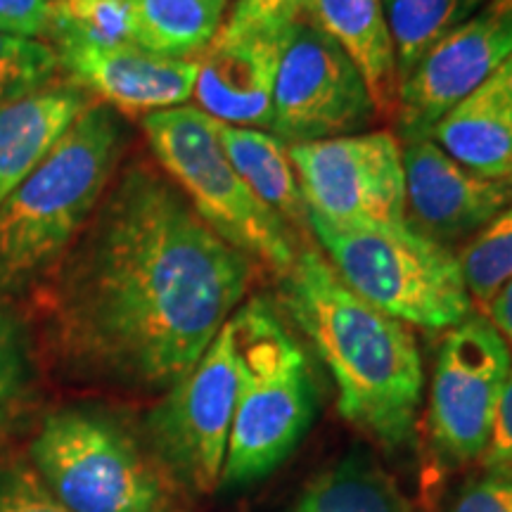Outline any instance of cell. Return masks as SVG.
Segmentation results:
<instances>
[{"instance_id": "obj_14", "label": "cell", "mask_w": 512, "mask_h": 512, "mask_svg": "<svg viewBox=\"0 0 512 512\" xmlns=\"http://www.w3.org/2000/svg\"><path fill=\"white\" fill-rule=\"evenodd\" d=\"M53 50L67 81L119 114L147 117L152 112L174 110L192 98L197 57H164L133 43L100 46L86 41H60Z\"/></svg>"}, {"instance_id": "obj_4", "label": "cell", "mask_w": 512, "mask_h": 512, "mask_svg": "<svg viewBox=\"0 0 512 512\" xmlns=\"http://www.w3.org/2000/svg\"><path fill=\"white\" fill-rule=\"evenodd\" d=\"M24 458L69 512H183L185 494L140 427L100 403H62L41 413Z\"/></svg>"}, {"instance_id": "obj_32", "label": "cell", "mask_w": 512, "mask_h": 512, "mask_svg": "<svg viewBox=\"0 0 512 512\" xmlns=\"http://www.w3.org/2000/svg\"><path fill=\"white\" fill-rule=\"evenodd\" d=\"M510 183H512V176H510Z\"/></svg>"}, {"instance_id": "obj_3", "label": "cell", "mask_w": 512, "mask_h": 512, "mask_svg": "<svg viewBox=\"0 0 512 512\" xmlns=\"http://www.w3.org/2000/svg\"><path fill=\"white\" fill-rule=\"evenodd\" d=\"M126 128L93 102L0 202V297L29 292L76 240L121 166Z\"/></svg>"}, {"instance_id": "obj_13", "label": "cell", "mask_w": 512, "mask_h": 512, "mask_svg": "<svg viewBox=\"0 0 512 512\" xmlns=\"http://www.w3.org/2000/svg\"><path fill=\"white\" fill-rule=\"evenodd\" d=\"M406 174L403 219L413 233L453 249L512 204L510 178H486L446 155L432 138L401 143Z\"/></svg>"}, {"instance_id": "obj_16", "label": "cell", "mask_w": 512, "mask_h": 512, "mask_svg": "<svg viewBox=\"0 0 512 512\" xmlns=\"http://www.w3.org/2000/svg\"><path fill=\"white\" fill-rule=\"evenodd\" d=\"M430 138L477 174L512 176V55L434 126Z\"/></svg>"}, {"instance_id": "obj_31", "label": "cell", "mask_w": 512, "mask_h": 512, "mask_svg": "<svg viewBox=\"0 0 512 512\" xmlns=\"http://www.w3.org/2000/svg\"><path fill=\"white\" fill-rule=\"evenodd\" d=\"M482 311H484L482 316L491 320V325L501 332L503 339L512 349V280L496 294L494 299H491L489 304L484 306Z\"/></svg>"}, {"instance_id": "obj_29", "label": "cell", "mask_w": 512, "mask_h": 512, "mask_svg": "<svg viewBox=\"0 0 512 512\" xmlns=\"http://www.w3.org/2000/svg\"><path fill=\"white\" fill-rule=\"evenodd\" d=\"M446 512H512V479L484 475L467 482Z\"/></svg>"}, {"instance_id": "obj_27", "label": "cell", "mask_w": 512, "mask_h": 512, "mask_svg": "<svg viewBox=\"0 0 512 512\" xmlns=\"http://www.w3.org/2000/svg\"><path fill=\"white\" fill-rule=\"evenodd\" d=\"M306 0H238L223 19L214 43H230L256 31L280 29L302 17Z\"/></svg>"}, {"instance_id": "obj_7", "label": "cell", "mask_w": 512, "mask_h": 512, "mask_svg": "<svg viewBox=\"0 0 512 512\" xmlns=\"http://www.w3.org/2000/svg\"><path fill=\"white\" fill-rule=\"evenodd\" d=\"M147 147L200 219L219 238L283 278L297 261L294 230L268 209L230 164L214 119L200 107H174L143 117Z\"/></svg>"}, {"instance_id": "obj_12", "label": "cell", "mask_w": 512, "mask_h": 512, "mask_svg": "<svg viewBox=\"0 0 512 512\" xmlns=\"http://www.w3.org/2000/svg\"><path fill=\"white\" fill-rule=\"evenodd\" d=\"M510 55L512 0H489L399 81L392 110L396 138L401 143L430 138L434 126Z\"/></svg>"}, {"instance_id": "obj_2", "label": "cell", "mask_w": 512, "mask_h": 512, "mask_svg": "<svg viewBox=\"0 0 512 512\" xmlns=\"http://www.w3.org/2000/svg\"><path fill=\"white\" fill-rule=\"evenodd\" d=\"M283 304L328 366L339 415L389 451L411 444L425 384L411 328L349 290L316 247H299Z\"/></svg>"}, {"instance_id": "obj_18", "label": "cell", "mask_w": 512, "mask_h": 512, "mask_svg": "<svg viewBox=\"0 0 512 512\" xmlns=\"http://www.w3.org/2000/svg\"><path fill=\"white\" fill-rule=\"evenodd\" d=\"M302 17L332 38L356 64L377 114L392 112L399 72L382 0H306Z\"/></svg>"}, {"instance_id": "obj_23", "label": "cell", "mask_w": 512, "mask_h": 512, "mask_svg": "<svg viewBox=\"0 0 512 512\" xmlns=\"http://www.w3.org/2000/svg\"><path fill=\"white\" fill-rule=\"evenodd\" d=\"M382 3L392 31L396 72L401 81L441 38L458 29L489 0H382Z\"/></svg>"}, {"instance_id": "obj_8", "label": "cell", "mask_w": 512, "mask_h": 512, "mask_svg": "<svg viewBox=\"0 0 512 512\" xmlns=\"http://www.w3.org/2000/svg\"><path fill=\"white\" fill-rule=\"evenodd\" d=\"M238 401V356L230 320L188 375L159 396L140 420L147 448L183 494L221 486Z\"/></svg>"}, {"instance_id": "obj_28", "label": "cell", "mask_w": 512, "mask_h": 512, "mask_svg": "<svg viewBox=\"0 0 512 512\" xmlns=\"http://www.w3.org/2000/svg\"><path fill=\"white\" fill-rule=\"evenodd\" d=\"M479 463H482L486 475L512 479V370L503 387L501 401L496 406L489 444H486Z\"/></svg>"}, {"instance_id": "obj_25", "label": "cell", "mask_w": 512, "mask_h": 512, "mask_svg": "<svg viewBox=\"0 0 512 512\" xmlns=\"http://www.w3.org/2000/svg\"><path fill=\"white\" fill-rule=\"evenodd\" d=\"M60 60L48 41L0 31V107L57 79Z\"/></svg>"}, {"instance_id": "obj_9", "label": "cell", "mask_w": 512, "mask_h": 512, "mask_svg": "<svg viewBox=\"0 0 512 512\" xmlns=\"http://www.w3.org/2000/svg\"><path fill=\"white\" fill-rule=\"evenodd\" d=\"M377 114L349 55L304 17L287 29L268 133L287 147L361 133Z\"/></svg>"}, {"instance_id": "obj_21", "label": "cell", "mask_w": 512, "mask_h": 512, "mask_svg": "<svg viewBox=\"0 0 512 512\" xmlns=\"http://www.w3.org/2000/svg\"><path fill=\"white\" fill-rule=\"evenodd\" d=\"M133 46L178 60H195L226 19L228 0H128Z\"/></svg>"}, {"instance_id": "obj_30", "label": "cell", "mask_w": 512, "mask_h": 512, "mask_svg": "<svg viewBox=\"0 0 512 512\" xmlns=\"http://www.w3.org/2000/svg\"><path fill=\"white\" fill-rule=\"evenodd\" d=\"M50 0H0V31L24 38L48 34Z\"/></svg>"}, {"instance_id": "obj_11", "label": "cell", "mask_w": 512, "mask_h": 512, "mask_svg": "<svg viewBox=\"0 0 512 512\" xmlns=\"http://www.w3.org/2000/svg\"><path fill=\"white\" fill-rule=\"evenodd\" d=\"M510 370V344L486 316L472 313L446 330L427 413L430 439L441 460L467 465L482 458Z\"/></svg>"}, {"instance_id": "obj_26", "label": "cell", "mask_w": 512, "mask_h": 512, "mask_svg": "<svg viewBox=\"0 0 512 512\" xmlns=\"http://www.w3.org/2000/svg\"><path fill=\"white\" fill-rule=\"evenodd\" d=\"M0 512H69L15 448L0 451Z\"/></svg>"}, {"instance_id": "obj_10", "label": "cell", "mask_w": 512, "mask_h": 512, "mask_svg": "<svg viewBox=\"0 0 512 512\" xmlns=\"http://www.w3.org/2000/svg\"><path fill=\"white\" fill-rule=\"evenodd\" d=\"M290 159L311 216L335 226H406L403 147L394 133L292 145Z\"/></svg>"}, {"instance_id": "obj_20", "label": "cell", "mask_w": 512, "mask_h": 512, "mask_svg": "<svg viewBox=\"0 0 512 512\" xmlns=\"http://www.w3.org/2000/svg\"><path fill=\"white\" fill-rule=\"evenodd\" d=\"M214 126L223 152L242 176V181L254 190V195L292 230H311L309 204L299 188L290 147L261 128L230 126L221 121H214Z\"/></svg>"}, {"instance_id": "obj_24", "label": "cell", "mask_w": 512, "mask_h": 512, "mask_svg": "<svg viewBox=\"0 0 512 512\" xmlns=\"http://www.w3.org/2000/svg\"><path fill=\"white\" fill-rule=\"evenodd\" d=\"M467 294L484 309L512 280V204L456 252Z\"/></svg>"}, {"instance_id": "obj_19", "label": "cell", "mask_w": 512, "mask_h": 512, "mask_svg": "<svg viewBox=\"0 0 512 512\" xmlns=\"http://www.w3.org/2000/svg\"><path fill=\"white\" fill-rule=\"evenodd\" d=\"M43 358L29 313L0 297V451L41 418Z\"/></svg>"}, {"instance_id": "obj_1", "label": "cell", "mask_w": 512, "mask_h": 512, "mask_svg": "<svg viewBox=\"0 0 512 512\" xmlns=\"http://www.w3.org/2000/svg\"><path fill=\"white\" fill-rule=\"evenodd\" d=\"M254 273L157 164L131 159L29 290L43 366L72 387L162 396L240 309Z\"/></svg>"}, {"instance_id": "obj_22", "label": "cell", "mask_w": 512, "mask_h": 512, "mask_svg": "<svg viewBox=\"0 0 512 512\" xmlns=\"http://www.w3.org/2000/svg\"><path fill=\"white\" fill-rule=\"evenodd\" d=\"M292 512H411L389 472L366 453H347L320 470Z\"/></svg>"}, {"instance_id": "obj_17", "label": "cell", "mask_w": 512, "mask_h": 512, "mask_svg": "<svg viewBox=\"0 0 512 512\" xmlns=\"http://www.w3.org/2000/svg\"><path fill=\"white\" fill-rule=\"evenodd\" d=\"M93 98L72 81H53L0 107V202L50 155Z\"/></svg>"}, {"instance_id": "obj_5", "label": "cell", "mask_w": 512, "mask_h": 512, "mask_svg": "<svg viewBox=\"0 0 512 512\" xmlns=\"http://www.w3.org/2000/svg\"><path fill=\"white\" fill-rule=\"evenodd\" d=\"M238 356V401L221 486L238 489L271 475L313 420V382L302 344L264 299L230 316Z\"/></svg>"}, {"instance_id": "obj_6", "label": "cell", "mask_w": 512, "mask_h": 512, "mask_svg": "<svg viewBox=\"0 0 512 512\" xmlns=\"http://www.w3.org/2000/svg\"><path fill=\"white\" fill-rule=\"evenodd\" d=\"M309 228L339 280L387 316L451 330L475 311L456 252L408 226H335L309 214Z\"/></svg>"}, {"instance_id": "obj_15", "label": "cell", "mask_w": 512, "mask_h": 512, "mask_svg": "<svg viewBox=\"0 0 512 512\" xmlns=\"http://www.w3.org/2000/svg\"><path fill=\"white\" fill-rule=\"evenodd\" d=\"M290 24L214 43L197 57L192 95L207 117L261 131L271 126L275 81Z\"/></svg>"}]
</instances>
